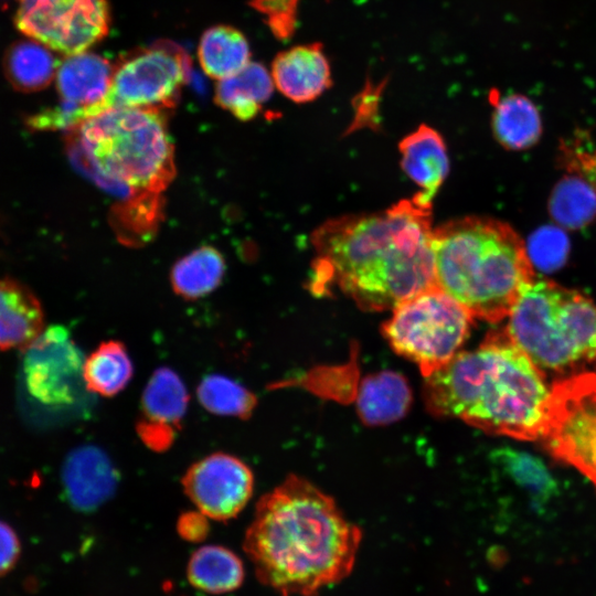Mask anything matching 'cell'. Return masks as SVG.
Here are the masks:
<instances>
[{
    "label": "cell",
    "instance_id": "obj_29",
    "mask_svg": "<svg viewBox=\"0 0 596 596\" xmlns=\"http://www.w3.org/2000/svg\"><path fill=\"white\" fill-rule=\"evenodd\" d=\"M493 459L518 486L535 499L545 501L556 493V482L544 462L538 457L512 448H500Z\"/></svg>",
    "mask_w": 596,
    "mask_h": 596
},
{
    "label": "cell",
    "instance_id": "obj_23",
    "mask_svg": "<svg viewBox=\"0 0 596 596\" xmlns=\"http://www.w3.org/2000/svg\"><path fill=\"white\" fill-rule=\"evenodd\" d=\"M491 124L497 140L510 150L530 148L542 134L538 108L526 96L519 94L498 100Z\"/></svg>",
    "mask_w": 596,
    "mask_h": 596
},
{
    "label": "cell",
    "instance_id": "obj_33",
    "mask_svg": "<svg viewBox=\"0 0 596 596\" xmlns=\"http://www.w3.org/2000/svg\"><path fill=\"white\" fill-rule=\"evenodd\" d=\"M203 513L189 512L181 515L178 522V530L181 536L189 541H199L207 533V521Z\"/></svg>",
    "mask_w": 596,
    "mask_h": 596
},
{
    "label": "cell",
    "instance_id": "obj_34",
    "mask_svg": "<svg viewBox=\"0 0 596 596\" xmlns=\"http://www.w3.org/2000/svg\"><path fill=\"white\" fill-rule=\"evenodd\" d=\"M576 161L581 172L596 190V152L579 153Z\"/></svg>",
    "mask_w": 596,
    "mask_h": 596
},
{
    "label": "cell",
    "instance_id": "obj_25",
    "mask_svg": "<svg viewBox=\"0 0 596 596\" xmlns=\"http://www.w3.org/2000/svg\"><path fill=\"white\" fill-rule=\"evenodd\" d=\"M225 274L222 253L213 246H201L180 258L171 270L173 291L187 300L212 292Z\"/></svg>",
    "mask_w": 596,
    "mask_h": 596
},
{
    "label": "cell",
    "instance_id": "obj_18",
    "mask_svg": "<svg viewBox=\"0 0 596 596\" xmlns=\"http://www.w3.org/2000/svg\"><path fill=\"white\" fill-rule=\"evenodd\" d=\"M44 329L40 300L23 284L0 279V350L29 347Z\"/></svg>",
    "mask_w": 596,
    "mask_h": 596
},
{
    "label": "cell",
    "instance_id": "obj_20",
    "mask_svg": "<svg viewBox=\"0 0 596 596\" xmlns=\"http://www.w3.org/2000/svg\"><path fill=\"white\" fill-rule=\"evenodd\" d=\"M274 81L267 68L249 62L238 73L220 79L215 86V103L243 121L255 118L270 98Z\"/></svg>",
    "mask_w": 596,
    "mask_h": 596
},
{
    "label": "cell",
    "instance_id": "obj_26",
    "mask_svg": "<svg viewBox=\"0 0 596 596\" xmlns=\"http://www.w3.org/2000/svg\"><path fill=\"white\" fill-rule=\"evenodd\" d=\"M132 374L134 366L128 351L125 344L117 340L102 342L84 360L85 387L102 396L110 397L121 392Z\"/></svg>",
    "mask_w": 596,
    "mask_h": 596
},
{
    "label": "cell",
    "instance_id": "obj_15",
    "mask_svg": "<svg viewBox=\"0 0 596 596\" xmlns=\"http://www.w3.org/2000/svg\"><path fill=\"white\" fill-rule=\"evenodd\" d=\"M118 473L107 454L93 445L72 450L62 467V483L68 502L92 511L115 492Z\"/></svg>",
    "mask_w": 596,
    "mask_h": 596
},
{
    "label": "cell",
    "instance_id": "obj_17",
    "mask_svg": "<svg viewBox=\"0 0 596 596\" xmlns=\"http://www.w3.org/2000/svg\"><path fill=\"white\" fill-rule=\"evenodd\" d=\"M398 148L402 169L421 189L415 196L421 202L432 205V200L449 170L443 137L432 127L421 125L402 139Z\"/></svg>",
    "mask_w": 596,
    "mask_h": 596
},
{
    "label": "cell",
    "instance_id": "obj_2",
    "mask_svg": "<svg viewBox=\"0 0 596 596\" xmlns=\"http://www.w3.org/2000/svg\"><path fill=\"white\" fill-rule=\"evenodd\" d=\"M361 540L331 497L288 476L258 500L244 550L258 579L280 596H316L350 575Z\"/></svg>",
    "mask_w": 596,
    "mask_h": 596
},
{
    "label": "cell",
    "instance_id": "obj_5",
    "mask_svg": "<svg viewBox=\"0 0 596 596\" xmlns=\"http://www.w3.org/2000/svg\"><path fill=\"white\" fill-rule=\"evenodd\" d=\"M67 132L76 166L123 204L161 199L174 177L164 109L111 107Z\"/></svg>",
    "mask_w": 596,
    "mask_h": 596
},
{
    "label": "cell",
    "instance_id": "obj_12",
    "mask_svg": "<svg viewBox=\"0 0 596 596\" xmlns=\"http://www.w3.org/2000/svg\"><path fill=\"white\" fill-rule=\"evenodd\" d=\"M23 351V375L30 394L47 405L74 402L85 359L67 329L62 326L43 329Z\"/></svg>",
    "mask_w": 596,
    "mask_h": 596
},
{
    "label": "cell",
    "instance_id": "obj_24",
    "mask_svg": "<svg viewBox=\"0 0 596 596\" xmlns=\"http://www.w3.org/2000/svg\"><path fill=\"white\" fill-rule=\"evenodd\" d=\"M187 574L195 588L211 594H224L241 586L244 566L231 550L220 545H205L192 554Z\"/></svg>",
    "mask_w": 596,
    "mask_h": 596
},
{
    "label": "cell",
    "instance_id": "obj_14",
    "mask_svg": "<svg viewBox=\"0 0 596 596\" xmlns=\"http://www.w3.org/2000/svg\"><path fill=\"white\" fill-rule=\"evenodd\" d=\"M189 394L181 377L169 368L157 369L149 379L142 396V416L137 432L153 450L170 447L185 415Z\"/></svg>",
    "mask_w": 596,
    "mask_h": 596
},
{
    "label": "cell",
    "instance_id": "obj_6",
    "mask_svg": "<svg viewBox=\"0 0 596 596\" xmlns=\"http://www.w3.org/2000/svg\"><path fill=\"white\" fill-rule=\"evenodd\" d=\"M504 332L543 373L575 374L596 360V305L547 279L522 290Z\"/></svg>",
    "mask_w": 596,
    "mask_h": 596
},
{
    "label": "cell",
    "instance_id": "obj_27",
    "mask_svg": "<svg viewBox=\"0 0 596 596\" xmlns=\"http://www.w3.org/2000/svg\"><path fill=\"white\" fill-rule=\"evenodd\" d=\"M550 213L560 225L577 230L596 216V190L578 178H564L554 188Z\"/></svg>",
    "mask_w": 596,
    "mask_h": 596
},
{
    "label": "cell",
    "instance_id": "obj_8",
    "mask_svg": "<svg viewBox=\"0 0 596 596\" xmlns=\"http://www.w3.org/2000/svg\"><path fill=\"white\" fill-rule=\"evenodd\" d=\"M539 439L596 487V373L578 372L554 382Z\"/></svg>",
    "mask_w": 596,
    "mask_h": 596
},
{
    "label": "cell",
    "instance_id": "obj_13",
    "mask_svg": "<svg viewBox=\"0 0 596 596\" xmlns=\"http://www.w3.org/2000/svg\"><path fill=\"white\" fill-rule=\"evenodd\" d=\"M182 486L201 513L210 519L226 521L235 518L248 503L254 476L240 458L214 453L187 470Z\"/></svg>",
    "mask_w": 596,
    "mask_h": 596
},
{
    "label": "cell",
    "instance_id": "obj_3",
    "mask_svg": "<svg viewBox=\"0 0 596 596\" xmlns=\"http://www.w3.org/2000/svg\"><path fill=\"white\" fill-rule=\"evenodd\" d=\"M551 389L544 373L503 331L491 332L475 350L458 352L425 377L428 411L483 432L539 439Z\"/></svg>",
    "mask_w": 596,
    "mask_h": 596
},
{
    "label": "cell",
    "instance_id": "obj_10",
    "mask_svg": "<svg viewBox=\"0 0 596 596\" xmlns=\"http://www.w3.org/2000/svg\"><path fill=\"white\" fill-rule=\"evenodd\" d=\"M188 70V56L173 44L129 53L114 66L108 108H170L179 98Z\"/></svg>",
    "mask_w": 596,
    "mask_h": 596
},
{
    "label": "cell",
    "instance_id": "obj_16",
    "mask_svg": "<svg viewBox=\"0 0 596 596\" xmlns=\"http://www.w3.org/2000/svg\"><path fill=\"white\" fill-rule=\"evenodd\" d=\"M279 92L295 103H309L332 85L329 60L321 43L292 46L279 52L272 64Z\"/></svg>",
    "mask_w": 596,
    "mask_h": 596
},
{
    "label": "cell",
    "instance_id": "obj_11",
    "mask_svg": "<svg viewBox=\"0 0 596 596\" xmlns=\"http://www.w3.org/2000/svg\"><path fill=\"white\" fill-rule=\"evenodd\" d=\"M113 72L110 62L95 53L66 56L55 75L60 104L30 116L26 124L38 130L68 131L105 111Z\"/></svg>",
    "mask_w": 596,
    "mask_h": 596
},
{
    "label": "cell",
    "instance_id": "obj_19",
    "mask_svg": "<svg viewBox=\"0 0 596 596\" xmlns=\"http://www.w3.org/2000/svg\"><path fill=\"white\" fill-rule=\"evenodd\" d=\"M412 403V391L407 380L394 371L371 374L362 382L356 408L360 418L368 425H385L402 418Z\"/></svg>",
    "mask_w": 596,
    "mask_h": 596
},
{
    "label": "cell",
    "instance_id": "obj_9",
    "mask_svg": "<svg viewBox=\"0 0 596 596\" xmlns=\"http://www.w3.org/2000/svg\"><path fill=\"white\" fill-rule=\"evenodd\" d=\"M107 0H19L17 29L65 56L85 52L109 30Z\"/></svg>",
    "mask_w": 596,
    "mask_h": 596
},
{
    "label": "cell",
    "instance_id": "obj_22",
    "mask_svg": "<svg viewBox=\"0 0 596 596\" xmlns=\"http://www.w3.org/2000/svg\"><path fill=\"white\" fill-rule=\"evenodd\" d=\"M198 57L207 76L223 79L249 63L251 50L241 31L230 25H215L201 36Z\"/></svg>",
    "mask_w": 596,
    "mask_h": 596
},
{
    "label": "cell",
    "instance_id": "obj_30",
    "mask_svg": "<svg viewBox=\"0 0 596 596\" xmlns=\"http://www.w3.org/2000/svg\"><path fill=\"white\" fill-rule=\"evenodd\" d=\"M568 248V240L560 228L545 226L532 234L526 251L535 266L550 272L565 262Z\"/></svg>",
    "mask_w": 596,
    "mask_h": 596
},
{
    "label": "cell",
    "instance_id": "obj_1",
    "mask_svg": "<svg viewBox=\"0 0 596 596\" xmlns=\"http://www.w3.org/2000/svg\"><path fill=\"white\" fill-rule=\"evenodd\" d=\"M432 205L415 195L375 213L324 222L312 234L311 287H338L366 311L393 309L436 286Z\"/></svg>",
    "mask_w": 596,
    "mask_h": 596
},
{
    "label": "cell",
    "instance_id": "obj_32",
    "mask_svg": "<svg viewBox=\"0 0 596 596\" xmlns=\"http://www.w3.org/2000/svg\"><path fill=\"white\" fill-rule=\"evenodd\" d=\"M21 543L15 531L0 520V577L8 574L19 561Z\"/></svg>",
    "mask_w": 596,
    "mask_h": 596
},
{
    "label": "cell",
    "instance_id": "obj_7",
    "mask_svg": "<svg viewBox=\"0 0 596 596\" xmlns=\"http://www.w3.org/2000/svg\"><path fill=\"white\" fill-rule=\"evenodd\" d=\"M472 320L461 304L436 285L393 308L382 330L392 349L415 362L427 377L459 352Z\"/></svg>",
    "mask_w": 596,
    "mask_h": 596
},
{
    "label": "cell",
    "instance_id": "obj_4",
    "mask_svg": "<svg viewBox=\"0 0 596 596\" xmlns=\"http://www.w3.org/2000/svg\"><path fill=\"white\" fill-rule=\"evenodd\" d=\"M436 285L473 318H507L523 288L534 279L519 234L486 216L448 221L433 232Z\"/></svg>",
    "mask_w": 596,
    "mask_h": 596
},
{
    "label": "cell",
    "instance_id": "obj_21",
    "mask_svg": "<svg viewBox=\"0 0 596 596\" xmlns=\"http://www.w3.org/2000/svg\"><path fill=\"white\" fill-rule=\"evenodd\" d=\"M58 64L50 50L34 40L14 42L3 57L6 78L22 93L46 88L54 79Z\"/></svg>",
    "mask_w": 596,
    "mask_h": 596
},
{
    "label": "cell",
    "instance_id": "obj_31",
    "mask_svg": "<svg viewBox=\"0 0 596 596\" xmlns=\"http://www.w3.org/2000/svg\"><path fill=\"white\" fill-rule=\"evenodd\" d=\"M300 0H251V7L264 15L272 33L279 40L290 39L297 26Z\"/></svg>",
    "mask_w": 596,
    "mask_h": 596
},
{
    "label": "cell",
    "instance_id": "obj_28",
    "mask_svg": "<svg viewBox=\"0 0 596 596\" xmlns=\"http://www.w3.org/2000/svg\"><path fill=\"white\" fill-rule=\"evenodd\" d=\"M200 404L210 413L222 416L248 418L257 400L244 385L221 374L205 376L196 389Z\"/></svg>",
    "mask_w": 596,
    "mask_h": 596
}]
</instances>
